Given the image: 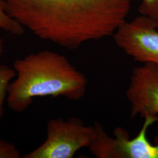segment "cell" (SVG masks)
I'll list each match as a JSON object with an SVG mask.
<instances>
[{
	"mask_svg": "<svg viewBox=\"0 0 158 158\" xmlns=\"http://www.w3.org/2000/svg\"><path fill=\"white\" fill-rule=\"evenodd\" d=\"M8 14L38 36L69 50L113 36L132 0H3Z\"/></svg>",
	"mask_w": 158,
	"mask_h": 158,
	"instance_id": "cell-1",
	"label": "cell"
},
{
	"mask_svg": "<svg viewBox=\"0 0 158 158\" xmlns=\"http://www.w3.org/2000/svg\"><path fill=\"white\" fill-rule=\"evenodd\" d=\"M16 76L8 86L6 102L16 113L26 111L36 97L82 98L87 79L64 55L45 50L30 53L13 63Z\"/></svg>",
	"mask_w": 158,
	"mask_h": 158,
	"instance_id": "cell-2",
	"label": "cell"
},
{
	"mask_svg": "<svg viewBox=\"0 0 158 158\" xmlns=\"http://www.w3.org/2000/svg\"><path fill=\"white\" fill-rule=\"evenodd\" d=\"M46 139L40 147L23 158H72L79 149L89 148L96 136L94 125H85L76 117L67 120L50 119L46 127Z\"/></svg>",
	"mask_w": 158,
	"mask_h": 158,
	"instance_id": "cell-3",
	"label": "cell"
},
{
	"mask_svg": "<svg viewBox=\"0 0 158 158\" xmlns=\"http://www.w3.org/2000/svg\"><path fill=\"white\" fill-rule=\"evenodd\" d=\"M113 37L119 48L136 62L158 66V31L150 17L141 15L125 21Z\"/></svg>",
	"mask_w": 158,
	"mask_h": 158,
	"instance_id": "cell-4",
	"label": "cell"
},
{
	"mask_svg": "<svg viewBox=\"0 0 158 158\" xmlns=\"http://www.w3.org/2000/svg\"><path fill=\"white\" fill-rule=\"evenodd\" d=\"M126 95L131 117L158 116V66L145 63L133 68Z\"/></svg>",
	"mask_w": 158,
	"mask_h": 158,
	"instance_id": "cell-5",
	"label": "cell"
},
{
	"mask_svg": "<svg viewBox=\"0 0 158 158\" xmlns=\"http://www.w3.org/2000/svg\"><path fill=\"white\" fill-rule=\"evenodd\" d=\"M158 116H147L141 130L131 139L128 132L121 127H117L113 132L120 158H158V135L152 145L147 139V131L155 123Z\"/></svg>",
	"mask_w": 158,
	"mask_h": 158,
	"instance_id": "cell-6",
	"label": "cell"
},
{
	"mask_svg": "<svg viewBox=\"0 0 158 158\" xmlns=\"http://www.w3.org/2000/svg\"><path fill=\"white\" fill-rule=\"evenodd\" d=\"M96 136L89 147L90 152L97 158H119L115 138L107 135L99 122L94 123Z\"/></svg>",
	"mask_w": 158,
	"mask_h": 158,
	"instance_id": "cell-7",
	"label": "cell"
},
{
	"mask_svg": "<svg viewBox=\"0 0 158 158\" xmlns=\"http://www.w3.org/2000/svg\"><path fill=\"white\" fill-rule=\"evenodd\" d=\"M15 76L16 72L14 68L6 64H0V118L4 113L8 86Z\"/></svg>",
	"mask_w": 158,
	"mask_h": 158,
	"instance_id": "cell-8",
	"label": "cell"
},
{
	"mask_svg": "<svg viewBox=\"0 0 158 158\" xmlns=\"http://www.w3.org/2000/svg\"><path fill=\"white\" fill-rule=\"evenodd\" d=\"M0 28L15 35H21L25 32L23 25L8 14L3 0H0Z\"/></svg>",
	"mask_w": 158,
	"mask_h": 158,
	"instance_id": "cell-9",
	"label": "cell"
},
{
	"mask_svg": "<svg viewBox=\"0 0 158 158\" xmlns=\"http://www.w3.org/2000/svg\"><path fill=\"white\" fill-rule=\"evenodd\" d=\"M20 158L21 153L14 144L0 138V158Z\"/></svg>",
	"mask_w": 158,
	"mask_h": 158,
	"instance_id": "cell-10",
	"label": "cell"
},
{
	"mask_svg": "<svg viewBox=\"0 0 158 158\" xmlns=\"http://www.w3.org/2000/svg\"><path fill=\"white\" fill-rule=\"evenodd\" d=\"M139 11L141 15L154 18L158 14V0H141Z\"/></svg>",
	"mask_w": 158,
	"mask_h": 158,
	"instance_id": "cell-11",
	"label": "cell"
},
{
	"mask_svg": "<svg viewBox=\"0 0 158 158\" xmlns=\"http://www.w3.org/2000/svg\"><path fill=\"white\" fill-rule=\"evenodd\" d=\"M4 52V45H3V40L2 38L0 37V57L2 56Z\"/></svg>",
	"mask_w": 158,
	"mask_h": 158,
	"instance_id": "cell-12",
	"label": "cell"
},
{
	"mask_svg": "<svg viewBox=\"0 0 158 158\" xmlns=\"http://www.w3.org/2000/svg\"><path fill=\"white\" fill-rule=\"evenodd\" d=\"M152 19L153 22L155 23L156 28L157 30L158 31V14L156 17H155L154 18H153Z\"/></svg>",
	"mask_w": 158,
	"mask_h": 158,
	"instance_id": "cell-13",
	"label": "cell"
}]
</instances>
